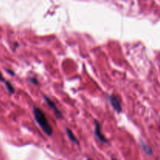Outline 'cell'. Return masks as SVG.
<instances>
[{
	"instance_id": "6da1fadb",
	"label": "cell",
	"mask_w": 160,
	"mask_h": 160,
	"mask_svg": "<svg viewBox=\"0 0 160 160\" xmlns=\"http://www.w3.org/2000/svg\"><path fill=\"white\" fill-rule=\"evenodd\" d=\"M33 111H34L35 121L38 123L40 128L44 131V133L48 136L52 135L53 129L51 127V125H50V123H48V120L46 118V116L44 113L43 111L41 109H39V108L35 107V106L33 108Z\"/></svg>"
},
{
	"instance_id": "3957f363",
	"label": "cell",
	"mask_w": 160,
	"mask_h": 160,
	"mask_svg": "<svg viewBox=\"0 0 160 160\" xmlns=\"http://www.w3.org/2000/svg\"><path fill=\"white\" fill-rule=\"evenodd\" d=\"M44 98H45V101L46 102V103L48 105V106H49V107L52 109L53 112H54V114L56 115V117H57L58 119H62V113H61L60 111L58 109V108L56 107V106L55 105V103L53 102L49 98H48L47 96H44Z\"/></svg>"
},
{
	"instance_id": "5b68a950",
	"label": "cell",
	"mask_w": 160,
	"mask_h": 160,
	"mask_svg": "<svg viewBox=\"0 0 160 160\" xmlns=\"http://www.w3.org/2000/svg\"><path fill=\"white\" fill-rule=\"evenodd\" d=\"M66 131H67V136H68L69 139H70L71 142H74V143H76L77 145H78V144H79V142H78V140L77 139V138L75 137V135L73 134V133L71 131V130H70L69 128H67V130H66Z\"/></svg>"
},
{
	"instance_id": "8992f818",
	"label": "cell",
	"mask_w": 160,
	"mask_h": 160,
	"mask_svg": "<svg viewBox=\"0 0 160 160\" xmlns=\"http://www.w3.org/2000/svg\"><path fill=\"white\" fill-rule=\"evenodd\" d=\"M141 145H142V149L144 150V152H145L146 153L147 155H152V151L151 148H150L148 145H147L145 143V142H142V143H141Z\"/></svg>"
},
{
	"instance_id": "8fae6325",
	"label": "cell",
	"mask_w": 160,
	"mask_h": 160,
	"mask_svg": "<svg viewBox=\"0 0 160 160\" xmlns=\"http://www.w3.org/2000/svg\"><path fill=\"white\" fill-rule=\"evenodd\" d=\"M111 160H117V159H114V158H112V159H111Z\"/></svg>"
},
{
	"instance_id": "277c9868",
	"label": "cell",
	"mask_w": 160,
	"mask_h": 160,
	"mask_svg": "<svg viewBox=\"0 0 160 160\" xmlns=\"http://www.w3.org/2000/svg\"><path fill=\"white\" fill-rule=\"evenodd\" d=\"M95 134L96 135L97 138L100 141V142H107L108 141L106 140V138H105V136L102 134L101 132V126H100V123H98L97 120H95Z\"/></svg>"
},
{
	"instance_id": "30bf717a",
	"label": "cell",
	"mask_w": 160,
	"mask_h": 160,
	"mask_svg": "<svg viewBox=\"0 0 160 160\" xmlns=\"http://www.w3.org/2000/svg\"><path fill=\"white\" fill-rule=\"evenodd\" d=\"M7 71H8V72H9V73H10V74H12V75H14V73H13V72L10 71V70H7Z\"/></svg>"
},
{
	"instance_id": "9c48e42d",
	"label": "cell",
	"mask_w": 160,
	"mask_h": 160,
	"mask_svg": "<svg viewBox=\"0 0 160 160\" xmlns=\"http://www.w3.org/2000/svg\"><path fill=\"white\" fill-rule=\"evenodd\" d=\"M0 81H3V82H6V80H5V78H3L2 75L1 73H0Z\"/></svg>"
},
{
	"instance_id": "ba28073f",
	"label": "cell",
	"mask_w": 160,
	"mask_h": 160,
	"mask_svg": "<svg viewBox=\"0 0 160 160\" xmlns=\"http://www.w3.org/2000/svg\"><path fill=\"white\" fill-rule=\"evenodd\" d=\"M29 81L31 83H32V84H38V82L37 78H34V77H33V78H29Z\"/></svg>"
},
{
	"instance_id": "52a82bcc",
	"label": "cell",
	"mask_w": 160,
	"mask_h": 160,
	"mask_svg": "<svg viewBox=\"0 0 160 160\" xmlns=\"http://www.w3.org/2000/svg\"><path fill=\"white\" fill-rule=\"evenodd\" d=\"M5 83H6V88H7V90L9 91V93L13 94L14 92H15V89H14L13 86H12V84H10V83L8 82V81H6V82H5Z\"/></svg>"
},
{
	"instance_id": "7a4b0ae2",
	"label": "cell",
	"mask_w": 160,
	"mask_h": 160,
	"mask_svg": "<svg viewBox=\"0 0 160 160\" xmlns=\"http://www.w3.org/2000/svg\"><path fill=\"white\" fill-rule=\"evenodd\" d=\"M109 101H110L111 105L112 106L113 109L117 111V112H122V107H121V101L119 98L118 96L114 95H111L109 96Z\"/></svg>"
}]
</instances>
